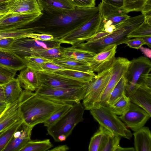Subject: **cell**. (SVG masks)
I'll list each match as a JSON object with an SVG mask.
<instances>
[{
	"label": "cell",
	"mask_w": 151,
	"mask_h": 151,
	"mask_svg": "<svg viewBox=\"0 0 151 151\" xmlns=\"http://www.w3.org/2000/svg\"><path fill=\"white\" fill-rule=\"evenodd\" d=\"M10 0H0V2L5 1H8Z\"/></svg>",
	"instance_id": "680465c9"
},
{
	"label": "cell",
	"mask_w": 151,
	"mask_h": 151,
	"mask_svg": "<svg viewBox=\"0 0 151 151\" xmlns=\"http://www.w3.org/2000/svg\"><path fill=\"white\" fill-rule=\"evenodd\" d=\"M8 105L5 101L0 102V113H1L5 110Z\"/></svg>",
	"instance_id": "11a10c76"
},
{
	"label": "cell",
	"mask_w": 151,
	"mask_h": 151,
	"mask_svg": "<svg viewBox=\"0 0 151 151\" xmlns=\"http://www.w3.org/2000/svg\"><path fill=\"white\" fill-rule=\"evenodd\" d=\"M130 62L124 58L119 57L116 58L111 67V77L101 96L99 106H107V102L113 90L121 78L125 75Z\"/></svg>",
	"instance_id": "4fadbf2b"
},
{
	"label": "cell",
	"mask_w": 151,
	"mask_h": 151,
	"mask_svg": "<svg viewBox=\"0 0 151 151\" xmlns=\"http://www.w3.org/2000/svg\"><path fill=\"white\" fill-rule=\"evenodd\" d=\"M144 18L145 16L142 14L130 17L117 25L111 32H97L86 42L75 46L96 54L109 45L115 44L117 46L124 44L129 39L128 35L142 23Z\"/></svg>",
	"instance_id": "3957f363"
},
{
	"label": "cell",
	"mask_w": 151,
	"mask_h": 151,
	"mask_svg": "<svg viewBox=\"0 0 151 151\" xmlns=\"http://www.w3.org/2000/svg\"><path fill=\"white\" fill-rule=\"evenodd\" d=\"M67 137L64 134L59 135L58 138V142H62L66 140Z\"/></svg>",
	"instance_id": "6f0895ef"
},
{
	"label": "cell",
	"mask_w": 151,
	"mask_h": 151,
	"mask_svg": "<svg viewBox=\"0 0 151 151\" xmlns=\"http://www.w3.org/2000/svg\"><path fill=\"white\" fill-rule=\"evenodd\" d=\"M124 44H125L130 47L139 49L143 45H145L144 42L140 38H134L133 39H129Z\"/></svg>",
	"instance_id": "f6af8a7d"
},
{
	"label": "cell",
	"mask_w": 151,
	"mask_h": 151,
	"mask_svg": "<svg viewBox=\"0 0 151 151\" xmlns=\"http://www.w3.org/2000/svg\"><path fill=\"white\" fill-rule=\"evenodd\" d=\"M23 122L21 119L0 133V151H3Z\"/></svg>",
	"instance_id": "f1b7e54d"
},
{
	"label": "cell",
	"mask_w": 151,
	"mask_h": 151,
	"mask_svg": "<svg viewBox=\"0 0 151 151\" xmlns=\"http://www.w3.org/2000/svg\"><path fill=\"white\" fill-rule=\"evenodd\" d=\"M140 38L146 45L150 48L151 47V36L144 37Z\"/></svg>",
	"instance_id": "f5cc1de1"
},
{
	"label": "cell",
	"mask_w": 151,
	"mask_h": 151,
	"mask_svg": "<svg viewBox=\"0 0 151 151\" xmlns=\"http://www.w3.org/2000/svg\"><path fill=\"white\" fill-rule=\"evenodd\" d=\"M42 14V12L23 14L9 12L0 19V31L25 27L37 20Z\"/></svg>",
	"instance_id": "7c38bea8"
},
{
	"label": "cell",
	"mask_w": 151,
	"mask_h": 151,
	"mask_svg": "<svg viewBox=\"0 0 151 151\" xmlns=\"http://www.w3.org/2000/svg\"><path fill=\"white\" fill-rule=\"evenodd\" d=\"M14 38H6L0 39V49L2 50H9Z\"/></svg>",
	"instance_id": "bcb514c9"
},
{
	"label": "cell",
	"mask_w": 151,
	"mask_h": 151,
	"mask_svg": "<svg viewBox=\"0 0 151 151\" xmlns=\"http://www.w3.org/2000/svg\"><path fill=\"white\" fill-rule=\"evenodd\" d=\"M134 151V147H123L120 146L117 148L116 151Z\"/></svg>",
	"instance_id": "db71d44e"
},
{
	"label": "cell",
	"mask_w": 151,
	"mask_h": 151,
	"mask_svg": "<svg viewBox=\"0 0 151 151\" xmlns=\"http://www.w3.org/2000/svg\"><path fill=\"white\" fill-rule=\"evenodd\" d=\"M52 146L50 139L31 140L29 141L20 151H48Z\"/></svg>",
	"instance_id": "d6a6232c"
},
{
	"label": "cell",
	"mask_w": 151,
	"mask_h": 151,
	"mask_svg": "<svg viewBox=\"0 0 151 151\" xmlns=\"http://www.w3.org/2000/svg\"><path fill=\"white\" fill-rule=\"evenodd\" d=\"M112 70L111 67L98 74L96 77L88 83L83 100L85 110H90L99 106L101 96L111 77Z\"/></svg>",
	"instance_id": "9c48e42d"
},
{
	"label": "cell",
	"mask_w": 151,
	"mask_h": 151,
	"mask_svg": "<svg viewBox=\"0 0 151 151\" xmlns=\"http://www.w3.org/2000/svg\"><path fill=\"white\" fill-rule=\"evenodd\" d=\"M53 73L83 83L91 82L97 76L92 71L84 72L68 69L59 70Z\"/></svg>",
	"instance_id": "4316f807"
},
{
	"label": "cell",
	"mask_w": 151,
	"mask_h": 151,
	"mask_svg": "<svg viewBox=\"0 0 151 151\" xmlns=\"http://www.w3.org/2000/svg\"><path fill=\"white\" fill-rule=\"evenodd\" d=\"M126 79L124 75L113 90L107 102V106L112 105L126 94Z\"/></svg>",
	"instance_id": "1f68e13d"
},
{
	"label": "cell",
	"mask_w": 151,
	"mask_h": 151,
	"mask_svg": "<svg viewBox=\"0 0 151 151\" xmlns=\"http://www.w3.org/2000/svg\"><path fill=\"white\" fill-rule=\"evenodd\" d=\"M102 1L107 4L120 8L123 4V0H101Z\"/></svg>",
	"instance_id": "7dc6e473"
},
{
	"label": "cell",
	"mask_w": 151,
	"mask_h": 151,
	"mask_svg": "<svg viewBox=\"0 0 151 151\" xmlns=\"http://www.w3.org/2000/svg\"><path fill=\"white\" fill-rule=\"evenodd\" d=\"M17 71L0 65V85L2 86L14 78Z\"/></svg>",
	"instance_id": "60d3db41"
},
{
	"label": "cell",
	"mask_w": 151,
	"mask_h": 151,
	"mask_svg": "<svg viewBox=\"0 0 151 151\" xmlns=\"http://www.w3.org/2000/svg\"><path fill=\"white\" fill-rule=\"evenodd\" d=\"M40 83L47 86L56 88H67L81 87L83 83L56 75L42 71L37 72Z\"/></svg>",
	"instance_id": "2e32d148"
},
{
	"label": "cell",
	"mask_w": 151,
	"mask_h": 151,
	"mask_svg": "<svg viewBox=\"0 0 151 151\" xmlns=\"http://www.w3.org/2000/svg\"><path fill=\"white\" fill-rule=\"evenodd\" d=\"M145 16L151 15V0H148L141 12Z\"/></svg>",
	"instance_id": "c3c4849f"
},
{
	"label": "cell",
	"mask_w": 151,
	"mask_h": 151,
	"mask_svg": "<svg viewBox=\"0 0 151 151\" xmlns=\"http://www.w3.org/2000/svg\"><path fill=\"white\" fill-rule=\"evenodd\" d=\"M5 101L4 89L2 86L0 85V102Z\"/></svg>",
	"instance_id": "9f6ffc18"
},
{
	"label": "cell",
	"mask_w": 151,
	"mask_h": 151,
	"mask_svg": "<svg viewBox=\"0 0 151 151\" xmlns=\"http://www.w3.org/2000/svg\"><path fill=\"white\" fill-rule=\"evenodd\" d=\"M0 65L17 71L26 67L23 58L10 50H0Z\"/></svg>",
	"instance_id": "ffe728a7"
},
{
	"label": "cell",
	"mask_w": 151,
	"mask_h": 151,
	"mask_svg": "<svg viewBox=\"0 0 151 151\" xmlns=\"http://www.w3.org/2000/svg\"><path fill=\"white\" fill-rule=\"evenodd\" d=\"M41 12L57 15L72 10L76 7L71 0H37Z\"/></svg>",
	"instance_id": "ac0fdd59"
},
{
	"label": "cell",
	"mask_w": 151,
	"mask_h": 151,
	"mask_svg": "<svg viewBox=\"0 0 151 151\" xmlns=\"http://www.w3.org/2000/svg\"><path fill=\"white\" fill-rule=\"evenodd\" d=\"M9 12L23 14L42 12L37 0H10L8 1Z\"/></svg>",
	"instance_id": "d6986e66"
},
{
	"label": "cell",
	"mask_w": 151,
	"mask_h": 151,
	"mask_svg": "<svg viewBox=\"0 0 151 151\" xmlns=\"http://www.w3.org/2000/svg\"><path fill=\"white\" fill-rule=\"evenodd\" d=\"M85 109L79 102L73 104L72 108L58 122L47 128L48 134L58 142V136L64 134L67 137L71 133L75 126L84 120Z\"/></svg>",
	"instance_id": "8992f818"
},
{
	"label": "cell",
	"mask_w": 151,
	"mask_h": 151,
	"mask_svg": "<svg viewBox=\"0 0 151 151\" xmlns=\"http://www.w3.org/2000/svg\"><path fill=\"white\" fill-rule=\"evenodd\" d=\"M100 15V22L97 32L109 33L116 27L130 17L120 8L102 1L98 6Z\"/></svg>",
	"instance_id": "8fae6325"
},
{
	"label": "cell",
	"mask_w": 151,
	"mask_h": 151,
	"mask_svg": "<svg viewBox=\"0 0 151 151\" xmlns=\"http://www.w3.org/2000/svg\"><path fill=\"white\" fill-rule=\"evenodd\" d=\"M1 113H0V115Z\"/></svg>",
	"instance_id": "94428289"
},
{
	"label": "cell",
	"mask_w": 151,
	"mask_h": 151,
	"mask_svg": "<svg viewBox=\"0 0 151 151\" xmlns=\"http://www.w3.org/2000/svg\"><path fill=\"white\" fill-rule=\"evenodd\" d=\"M99 12L98 6L74 9L57 15L43 13L29 26L39 27L37 33L50 34L56 40L79 27Z\"/></svg>",
	"instance_id": "6da1fadb"
},
{
	"label": "cell",
	"mask_w": 151,
	"mask_h": 151,
	"mask_svg": "<svg viewBox=\"0 0 151 151\" xmlns=\"http://www.w3.org/2000/svg\"><path fill=\"white\" fill-rule=\"evenodd\" d=\"M69 150V147L66 145L59 146L48 151H66Z\"/></svg>",
	"instance_id": "f907efd6"
},
{
	"label": "cell",
	"mask_w": 151,
	"mask_h": 151,
	"mask_svg": "<svg viewBox=\"0 0 151 151\" xmlns=\"http://www.w3.org/2000/svg\"><path fill=\"white\" fill-rule=\"evenodd\" d=\"M5 14H0V19L3 17Z\"/></svg>",
	"instance_id": "91938a15"
},
{
	"label": "cell",
	"mask_w": 151,
	"mask_h": 151,
	"mask_svg": "<svg viewBox=\"0 0 151 151\" xmlns=\"http://www.w3.org/2000/svg\"><path fill=\"white\" fill-rule=\"evenodd\" d=\"M52 61L65 69L84 72L92 71L89 64L74 59L63 57L54 60Z\"/></svg>",
	"instance_id": "83f0119b"
},
{
	"label": "cell",
	"mask_w": 151,
	"mask_h": 151,
	"mask_svg": "<svg viewBox=\"0 0 151 151\" xmlns=\"http://www.w3.org/2000/svg\"><path fill=\"white\" fill-rule=\"evenodd\" d=\"M151 62L149 58L141 56L130 62L124 76L126 79V95L129 97L140 86L143 75L150 73Z\"/></svg>",
	"instance_id": "52a82bcc"
},
{
	"label": "cell",
	"mask_w": 151,
	"mask_h": 151,
	"mask_svg": "<svg viewBox=\"0 0 151 151\" xmlns=\"http://www.w3.org/2000/svg\"><path fill=\"white\" fill-rule=\"evenodd\" d=\"M105 132V129L100 125L98 129L91 137L88 147L89 151H100Z\"/></svg>",
	"instance_id": "836d02e7"
},
{
	"label": "cell",
	"mask_w": 151,
	"mask_h": 151,
	"mask_svg": "<svg viewBox=\"0 0 151 151\" xmlns=\"http://www.w3.org/2000/svg\"><path fill=\"white\" fill-rule=\"evenodd\" d=\"M73 105L65 104L54 112L44 122V126L50 127L59 120L72 107Z\"/></svg>",
	"instance_id": "8d00e7d4"
},
{
	"label": "cell",
	"mask_w": 151,
	"mask_h": 151,
	"mask_svg": "<svg viewBox=\"0 0 151 151\" xmlns=\"http://www.w3.org/2000/svg\"><path fill=\"white\" fill-rule=\"evenodd\" d=\"M130 101L140 107L151 116V88L140 86L129 97Z\"/></svg>",
	"instance_id": "7402d4cb"
},
{
	"label": "cell",
	"mask_w": 151,
	"mask_h": 151,
	"mask_svg": "<svg viewBox=\"0 0 151 151\" xmlns=\"http://www.w3.org/2000/svg\"><path fill=\"white\" fill-rule=\"evenodd\" d=\"M133 135L134 151H151V133L149 127L143 126Z\"/></svg>",
	"instance_id": "d4e9b609"
},
{
	"label": "cell",
	"mask_w": 151,
	"mask_h": 151,
	"mask_svg": "<svg viewBox=\"0 0 151 151\" xmlns=\"http://www.w3.org/2000/svg\"><path fill=\"white\" fill-rule=\"evenodd\" d=\"M33 128L23 122L3 151H20L31 140Z\"/></svg>",
	"instance_id": "e0dca14e"
},
{
	"label": "cell",
	"mask_w": 151,
	"mask_h": 151,
	"mask_svg": "<svg viewBox=\"0 0 151 151\" xmlns=\"http://www.w3.org/2000/svg\"><path fill=\"white\" fill-rule=\"evenodd\" d=\"M76 7L81 8H91L95 6L96 0H71Z\"/></svg>",
	"instance_id": "7bdbcfd3"
},
{
	"label": "cell",
	"mask_w": 151,
	"mask_h": 151,
	"mask_svg": "<svg viewBox=\"0 0 151 151\" xmlns=\"http://www.w3.org/2000/svg\"><path fill=\"white\" fill-rule=\"evenodd\" d=\"M100 19V15L99 12L88 22L56 41L61 44L66 43L72 46L83 43L97 32Z\"/></svg>",
	"instance_id": "30bf717a"
},
{
	"label": "cell",
	"mask_w": 151,
	"mask_h": 151,
	"mask_svg": "<svg viewBox=\"0 0 151 151\" xmlns=\"http://www.w3.org/2000/svg\"><path fill=\"white\" fill-rule=\"evenodd\" d=\"M23 58L26 67H29L37 72L42 71L41 65L43 63L52 61L42 57L34 55L24 56Z\"/></svg>",
	"instance_id": "d590c367"
},
{
	"label": "cell",
	"mask_w": 151,
	"mask_h": 151,
	"mask_svg": "<svg viewBox=\"0 0 151 151\" xmlns=\"http://www.w3.org/2000/svg\"><path fill=\"white\" fill-rule=\"evenodd\" d=\"M89 111L100 125L121 137L130 139L132 135L131 131L109 106L99 105Z\"/></svg>",
	"instance_id": "277c9868"
},
{
	"label": "cell",
	"mask_w": 151,
	"mask_h": 151,
	"mask_svg": "<svg viewBox=\"0 0 151 151\" xmlns=\"http://www.w3.org/2000/svg\"><path fill=\"white\" fill-rule=\"evenodd\" d=\"M17 78L21 87L25 90L35 91L41 85L37 72L28 67L22 70Z\"/></svg>",
	"instance_id": "44dd1931"
},
{
	"label": "cell",
	"mask_w": 151,
	"mask_h": 151,
	"mask_svg": "<svg viewBox=\"0 0 151 151\" xmlns=\"http://www.w3.org/2000/svg\"><path fill=\"white\" fill-rule=\"evenodd\" d=\"M37 30V27L28 26L17 29L0 31V39L6 38L15 39L24 37L29 34L36 33Z\"/></svg>",
	"instance_id": "4dcf8cb0"
},
{
	"label": "cell",
	"mask_w": 151,
	"mask_h": 151,
	"mask_svg": "<svg viewBox=\"0 0 151 151\" xmlns=\"http://www.w3.org/2000/svg\"><path fill=\"white\" fill-rule=\"evenodd\" d=\"M130 102L129 97L125 94L117 101L108 106L114 114L120 116L128 109Z\"/></svg>",
	"instance_id": "e575fe53"
},
{
	"label": "cell",
	"mask_w": 151,
	"mask_h": 151,
	"mask_svg": "<svg viewBox=\"0 0 151 151\" xmlns=\"http://www.w3.org/2000/svg\"><path fill=\"white\" fill-rule=\"evenodd\" d=\"M151 36V25L144 21L137 28L128 35L129 39Z\"/></svg>",
	"instance_id": "f35d334b"
},
{
	"label": "cell",
	"mask_w": 151,
	"mask_h": 151,
	"mask_svg": "<svg viewBox=\"0 0 151 151\" xmlns=\"http://www.w3.org/2000/svg\"><path fill=\"white\" fill-rule=\"evenodd\" d=\"M37 56L52 61L63 57L60 45L44 50L40 52Z\"/></svg>",
	"instance_id": "ab89813d"
},
{
	"label": "cell",
	"mask_w": 151,
	"mask_h": 151,
	"mask_svg": "<svg viewBox=\"0 0 151 151\" xmlns=\"http://www.w3.org/2000/svg\"><path fill=\"white\" fill-rule=\"evenodd\" d=\"M60 44L58 41L54 40L43 41L24 37L15 38L9 50L23 58L26 56H37L44 50Z\"/></svg>",
	"instance_id": "ba28073f"
},
{
	"label": "cell",
	"mask_w": 151,
	"mask_h": 151,
	"mask_svg": "<svg viewBox=\"0 0 151 151\" xmlns=\"http://www.w3.org/2000/svg\"><path fill=\"white\" fill-rule=\"evenodd\" d=\"M123 4L120 8L127 14L132 12H141L148 0H123Z\"/></svg>",
	"instance_id": "74e56055"
},
{
	"label": "cell",
	"mask_w": 151,
	"mask_h": 151,
	"mask_svg": "<svg viewBox=\"0 0 151 151\" xmlns=\"http://www.w3.org/2000/svg\"><path fill=\"white\" fill-rule=\"evenodd\" d=\"M19 100L8 104L0 115V133L21 119L19 111Z\"/></svg>",
	"instance_id": "603a6c76"
},
{
	"label": "cell",
	"mask_w": 151,
	"mask_h": 151,
	"mask_svg": "<svg viewBox=\"0 0 151 151\" xmlns=\"http://www.w3.org/2000/svg\"><path fill=\"white\" fill-rule=\"evenodd\" d=\"M118 117L127 128L134 132L144 126L151 116L142 108L131 102L128 109Z\"/></svg>",
	"instance_id": "5bb4252c"
},
{
	"label": "cell",
	"mask_w": 151,
	"mask_h": 151,
	"mask_svg": "<svg viewBox=\"0 0 151 151\" xmlns=\"http://www.w3.org/2000/svg\"><path fill=\"white\" fill-rule=\"evenodd\" d=\"M65 104L24 89L19 100V111L23 122L33 128L43 123L54 112Z\"/></svg>",
	"instance_id": "7a4b0ae2"
},
{
	"label": "cell",
	"mask_w": 151,
	"mask_h": 151,
	"mask_svg": "<svg viewBox=\"0 0 151 151\" xmlns=\"http://www.w3.org/2000/svg\"><path fill=\"white\" fill-rule=\"evenodd\" d=\"M63 57L74 59L90 65L96 53L75 46L62 48Z\"/></svg>",
	"instance_id": "cb8c5ba5"
},
{
	"label": "cell",
	"mask_w": 151,
	"mask_h": 151,
	"mask_svg": "<svg viewBox=\"0 0 151 151\" xmlns=\"http://www.w3.org/2000/svg\"><path fill=\"white\" fill-rule=\"evenodd\" d=\"M141 51L145 55L147 58H150L151 57V50L150 49L142 46L140 48Z\"/></svg>",
	"instance_id": "816d5d0a"
},
{
	"label": "cell",
	"mask_w": 151,
	"mask_h": 151,
	"mask_svg": "<svg viewBox=\"0 0 151 151\" xmlns=\"http://www.w3.org/2000/svg\"><path fill=\"white\" fill-rule=\"evenodd\" d=\"M41 68L42 72L49 73H52L58 70L65 69L52 61L43 63L41 65Z\"/></svg>",
	"instance_id": "b9f144b4"
},
{
	"label": "cell",
	"mask_w": 151,
	"mask_h": 151,
	"mask_svg": "<svg viewBox=\"0 0 151 151\" xmlns=\"http://www.w3.org/2000/svg\"><path fill=\"white\" fill-rule=\"evenodd\" d=\"M8 5V1L0 2V14H6L9 12Z\"/></svg>",
	"instance_id": "681fc988"
},
{
	"label": "cell",
	"mask_w": 151,
	"mask_h": 151,
	"mask_svg": "<svg viewBox=\"0 0 151 151\" xmlns=\"http://www.w3.org/2000/svg\"><path fill=\"white\" fill-rule=\"evenodd\" d=\"M5 98V102L8 104L18 101L23 90L17 78H14L2 85Z\"/></svg>",
	"instance_id": "484cf974"
},
{
	"label": "cell",
	"mask_w": 151,
	"mask_h": 151,
	"mask_svg": "<svg viewBox=\"0 0 151 151\" xmlns=\"http://www.w3.org/2000/svg\"><path fill=\"white\" fill-rule=\"evenodd\" d=\"M88 83L81 87L67 88H54L41 84L35 92L55 102L73 105L83 100Z\"/></svg>",
	"instance_id": "5b68a950"
},
{
	"label": "cell",
	"mask_w": 151,
	"mask_h": 151,
	"mask_svg": "<svg viewBox=\"0 0 151 151\" xmlns=\"http://www.w3.org/2000/svg\"><path fill=\"white\" fill-rule=\"evenodd\" d=\"M24 37L43 41L52 40L54 39V37L51 35L38 33H31L25 35Z\"/></svg>",
	"instance_id": "ee69618b"
},
{
	"label": "cell",
	"mask_w": 151,
	"mask_h": 151,
	"mask_svg": "<svg viewBox=\"0 0 151 151\" xmlns=\"http://www.w3.org/2000/svg\"></svg>",
	"instance_id": "6125c7cd"
},
{
	"label": "cell",
	"mask_w": 151,
	"mask_h": 151,
	"mask_svg": "<svg viewBox=\"0 0 151 151\" xmlns=\"http://www.w3.org/2000/svg\"><path fill=\"white\" fill-rule=\"evenodd\" d=\"M117 46L109 45L96 54L89 65L91 71L99 74L111 68L116 58Z\"/></svg>",
	"instance_id": "9a60e30c"
},
{
	"label": "cell",
	"mask_w": 151,
	"mask_h": 151,
	"mask_svg": "<svg viewBox=\"0 0 151 151\" xmlns=\"http://www.w3.org/2000/svg\"><path fill=\"white\" fill-rule=\"evenodd\" d=\"M121 137L105 129V132L100 151H116L120 146Z\"/></svg>",
	"instance_id": "f546056e"
}]
</instances>
